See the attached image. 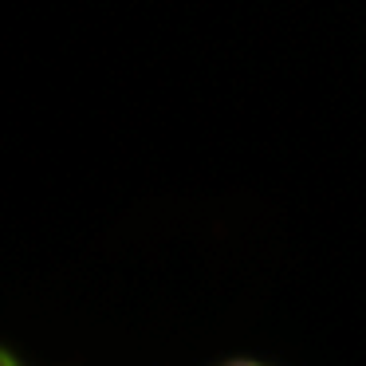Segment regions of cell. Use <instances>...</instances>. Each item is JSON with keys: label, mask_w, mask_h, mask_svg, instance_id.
<instances>
[]
</instances>
